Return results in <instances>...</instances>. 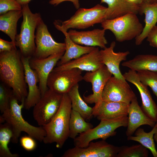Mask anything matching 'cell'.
I'll list each match as a JSON object with an SVG mask.
<instances>
[{
	"label": "cell",
	"mask_w": 157,
	"mask_h": 157,
	"mask_svg": "<svg viewBox=\"0 0 157 157\" xmlns=\"http://www.w3.org/2000/svg\"><path fill=\"white\" fill-rule=\"evenodd\" d=\"M0 79L12 88L19 101H24L28 93L24 69L19 50L0 53Z\"/></svg>",
	"instance_id": "obj_1"
},
{
	"label": "cell",
	"mask_w": 157,
	"mask_h": 157,
	"mask_svg": "<svg viewBox=\"0 0 157 157\" xmlns=\"http://www.w3.org/2000/svg\"><path fill=\"white\" fill-rule=\"evenodd\" d=\"M71 102L67 93L63 94L60 108L50 121L42 126L46 133L43 141L46 144L56 143L58 148L62 147L69 138V121Z\"/></svg>",
	"instance_id": "obj_2"
},
{
	"label": "cell",
	"mask_w": 157,
	"mask_h": 157,
	"mask_svg": "<svg viewBox=\"0 0 157 157\" xmlns=\"http://www.w3.org/2000/svg\"><path fill=\"white\" fill-rule=\"evenodd\" d=\"M13 94L10 100V106L1 115L5 121L10 126L13 133L12 142H18V138L22 132H24L35 140L40 142L43 141L46 135V133L42 126L36 127L33 126L25 121L22 114V110L24 108V101L21 104Z\"/></svg>",
	"instance_id": "obj_3"
},
{
	"label": "cell",
	"mask_w": 157,
	"mask_h": 157,
	"mask_svg": "<svg viewBox=\"0 0 157 157\" xmlns=\"http://www.w3.org/2000/svg\"><path fill=\"white\" fill-rule=\"evenodd\" d=\"M22 6L23 19L20 33L15 37V45L19 47L22 56L31 58L36 49L35 31L42 18L40 13L31 11L28 4Z\"/></svg>",
	"instance_id": "obj_4"
},
{
	"label": "cell",
	"mask_w": 157,
	"mask_h": 157,
	"mask_svg": "<svg viewBox=\"0 0 157 157\" xmlns=\"http://www.w3.org/2000/svg\"><path fill=\"white\" fill-rule=\"evenodd\" d=\"M101 24L103 29L111 31L116 40L120 42L135 38L141 34L144 28L137 14L133 13L105 19Z\"/></svg>",
	"instance_id": "obj_5"
},
{
	"label": "cell",
	"mask_w": 157,
	"mask_h": 157,
	"mask_svg": "<svg viewBox=\"0 0 157 157\" xmlns=\"http://www.w3.org/2000/svg\"><path fill=\"white\" fill-rule=\"evenodd\" d=\"M128 117L125 116L111 119H102L94 128L79 134L74 139L75 147L81 148L87 147L93 140L101 139L106 140L110 137L115 135V130L120 127H126Z\"/></svg>",
	"instance_id": "obj_6"
},
{
	"label": "cell",
	"mask_w": 157,
	"mask_h": 157,
	"mask_svg": "<svg viewBox=\"0 0 157 157\" xmlns=\"http://www.w3.org/2000/svg\"><path fill=\"white\" fill-rule=\"evenodd\" d=\"M107 9L99 4L89 8H79L69 19L57 21L61 28L67 31L70 28H86L105 20Z\"/></svg>",
	"instance_id": "obj_7"
},
{
	"label": "cell",
	"mask_w": 157,
	"mask_h": 157,
	"mask_svg": "<svg viewBox=\"0 0 157 157\" xmlns=\"http://www.w3.org/2000/svg\"><path fill=\"white\" fill-rule=\"evenodd\" d=\"M63 94L48 89L33 107V116L38 125L43 126L49 122L58 110Z\"/></svg>",
	"instance_id": "obj_8"
},
{
	"label": "cell",
	"mask_w": 157,
	"mask_h": 157,
	"mask_svg": "<svg viewBox=\"0 0 157 157\" xmlns=\"http://www.w3.org/2000/svg\"><path fill=\"white\" fill-rule=\"evenodd\" d=\"M35 51L33 57L42 59L54 54L65 52L66 44L56 42L42 19L39 22L35 34Z\"/></svg>",
	"instance_id": "obj_9"
},
{
	"label": "cell",
	"mask_w": 157,
	"mask_h": 157,
	"mask_svg": "<svg viewBox=\"0 0 157 157\" xmlns=\"http://www.w3.org/2000/svg\"><path fill=\"white\" fill-rule=\"evenodd\" d=\"M82 71L76 68L61 71L53 70L48 78L47 86L58 93H68L74 86L83 80Z\"/></svg>",
	"instance_id": "obj_10"
},
{
	"label": "cell",
	"mask_w": 157,
	"mask_h": 157,
	"mask_svg": "<svg viewBox=\"0 0 157 157\" xmlns=\"http://www.w3.org/2000/svg\"><path fill=\"white\" fill-rule=\"evenodd\" d=\"M120 147L109 144L105 140L91 142L86 147H74L65 152L62 157H117Z\"/></svg>",
	"instance_id": "obj_11"
},
{
	"label": "cell",
	"mask_w": 157,
	"mask_h": 157,
	"mask_svg": "<svg viewBox=\"0 0 157 157\" xmlns=\"http://www.w3.org/2000/svg\"><path fill=\"white\" fill-rule=\"evenodd\" d=\"M136 97L126 81L111 77L107 81L102 94V101L129 104Z\"/></svg>",
	"instance_id": "obj_12"
},
{
	"label": "cell",
	"mask_w": 157,
	"mask_h": 157,
	"mask_svg": "<svg viewBox=\"0 0 157 157\" xmlns=\"http://www.w3.org/2000/svg\"><path fill=\"white\" fill-rule=\"evenodd\" d=\"M112 74L105 65L103 64L99 68L92 72H87L83 76V80L90 83L92 86V93L83 98L88 104H95L97 106L102 101V94L104 88Z\"/></svg>",
	"instance_id": "obj_13"
},
{
	"label": "cell",
	"mask_w": 157,
	"mask_h": 157,
	"mask_svg": "<svg viewBox=\"0 0 157 157\" xmlns=\"http://www.w3.org/2000/svg\"><path fill=\"white\" fill-rule=\"evenodd\" d=\"M64 53L52 55L44 58L38 59L32 57L29 59V63L31 67L36 72L38 76L39 87L41 96L49 89L47 82L49 74Z\"/></svg>",
	"instance_id": "obj_14"
},
{
	"label": "cell",
	"mask_w": 157,
	"mask_h": 157,
	"mask_svg": "<svg viewBox=\"0 0 157 157\" xmlns=\"http://www.w3.org/2000/svg\"><path fill=\"white\" fill-rule=\"evenodd\" d=\"M126 81L134 85L140 94L142 104L140 107L144 113L151 119L157 122V106L147 86L140 80L136 71L130 69L123 75Z\"/></svg>",
	"instance_id": "obj_15"
},
{
	"label": "cell",
	"mask_w": 157,
	"mask_h": 157,
	"mask_svg": "<svg viewBox=\"0 0 157 157\" xmlns=\"http://www.w3.org/2000/svg\"><path fill=\"white\" fill-rule=\"evenodd\" d=\"M103 64L100 50L96 47L92 51L54 68V71H61L76 68L82 71L92 72L99 68Z\"/></svg>",
	"instance_id": "obj_16"
},
{
	"label": "cell",
	"mask_w": 157,
	"mask_h": 157,
	"mask_svg": "<svg viewBox=\"0 0 157 157\" xmlns=\"http://www.w3.org/2000/svg\"><path fill=\"white\" fill-rule=\"evenodd\" d=\"M30 58L21 55L25 71V78L28 91L24 103V108L28 110L34 107L41 97L40 91L37 85L39 79L36 72L31 67L29 63Z\"/></svg>",
	"instance_id": "obj_17"
},
{
	"label": "cell",
	"mask_w": 157,
	"mask_h": 157,
	"mask_svg": "<svg viewBox=\"0 0 157 157\" xmlns=\"http://www.w3.org/2000/svg\"><path fill=\"white\" fill-rule=\"evenodd\" d=\"M105 31L103 28L84 31L70 29L67 32L71 39L78 44L89 47L98 46L104 49L108 43L105 37Z\"/></svg>",
	"instance_id": "obj_18"
},
{
	"label": "cell",
	"mask_w": 157,
	"mask_h": 157,
	"mask_svg": "<svg viewBox=\"0 0 157 157\" xmlns=\"http://www.w3.org/2000/svg\"><path fill=\"white\" fill-rule=\"evenodd\" d=\"M115 44V42L113 41L109 47L100 50L101 61L114 76L126 81L120 70L119 66L122 61L126 60L130 52L128 51L122 52H114V49Z\"/></svg>",
	"instance_id": "obj_19"
},
{
	"label": "cell",
	"mask_w": 157,
	"mask_h": 157,
	"mask_svg": "<svg viewBox=\"0 0 157 157\" xmlns=\"http://www.w3.org/2000/svg\"><path fill=\"white\" fill-rule=\"evenodd\" d=\"M129 104L122 102L102 101L93 107L92 115L100 120L128 116Z\"/></svg>",
	"instance_id": "obj_20"
},
{
	"label": "cell",
	"mask_w": 157,
	"mask_h": 157,
	"mask_svg": "<svg viewBox=\"0 0 157 157\" xmlns=\"http://www.w3.org/2000/svg\"><path fill=\"white\" fill-rule=\"evenodd\" d=\"M128 117V125L126 132L127 137L132 135L141 126L148 125L153 127L156 123L143 111L138 104L136 97L129 104Z\"/></svg>",
	"instance_id": "obj_21"
},
{
	"label": "cell",
	"mask_w": 157,
	"mask_h": 157,
	"mask_svg": "<svg viewBox=\"0 0 157 157\" xmlns=\"http://www.w3.org/2000/svg\"><path fill=\"white\" fill-rule=\"evenodd\" d=\"M57 20H55L53 24L56 28L62 32L65 37L66 49L65 53L58 62V66L72 60L76 59L82 55L89 53L96 47H94L83 46L74 42L69 37L67 31L61 28Z\"/></svg>",
	"instance_id": "obj_22"
},
{
	"label": "cell",
	"mask_w": 157,
	"mask_h": 157,
	"mask_svg": "<svg viewBox=\"0 0 157 157\" xmlns=\"http://www.w3.org/2000/svg\"><path fill=\"white\" fill-rule=\"evenodd\" d=\"M108 6L105 19H112L129 13H140V7L128 0H101Z\"/></svg>",
	"instance_id": "obj_23"
},
{
	"label": "cell",
	"mask_w": 157,
	"mask_h": 157,
	"mask_svg": "<svg viewBox=\"0 0 157 157\" xmlns=\"http://www.w3.org/2000/svg\"><path fill=\"white\" fill-rule=\"evenodd\" d=\"M140 13L144 14L145 26L141 34L135 38V44L139 45L157 22V2L150 3L144 2L140 6Z\"/></svg>",
	"instance_id": "obj_24"
},
{
	"label": "cell",
	"mask_w": 157,
	"mask_h": 157,
	"mask_svg": "<svg viewBox=\"0 0 157 157\" xmlns=\"http://www.w3.org/2000/svg\"><path fill=\"white\" fill-rule=\"evenodd\" d=\"M122 66L136 72L147 70L157 72V55L140 54L123 62Z\"/></svg>",
	"instance_id": "obj_25"
},
{
	"label": "cell",
	"mask_w": 157,
	"mask_h": 157,
	"mask_svg": "<svg viewBox=\"0 0 157 157\" xmlns=\"http://www.w3.org/2000/svg\"><path fill=\"white\" fill-rule=\"evenodd\" d=\"M23 16L21 10H13L0 15V30L7 34L15 44L18 20Z\"/></svg>",
	"instance_id": "obj_26"
},
{
	"label": "cell",
	"mask_w": 157,
	"mask_h": 157,
	"mask_svg": "<svg viewBox=\"0 0 157 157\" xmlns=\"http://www.w3.org/2000/svg\"><path fill=\"white\" fill-rule=\"evenodd\" d=\"M78 84L74 86L67 93L71 102L72 110L79 113L85 120L93 116V108L89 106L81 97Z\"/></svg>",
	"instance_id": "obj_27"
},
{
	"label": "cell",
	"mask_w": 157,
	"mask_h": 157,
	"mask_svg": "<svg viewBox=\"0 0 157 157\" xmlns=\"http://www.w3.org/2000/svg\"><path fill=\"white\" fill-rule=\"evenodd\" d=\"M151 130L145 132L143 129L138 128L135 132V135L127 137L128 140L139 142L146 148L149 149L154 157H157V151L154 142V136L156 131V124Z\"/></svg>",
	"instance_id": "obj_28"
},
{
	"label": "cell",
	"mask_w": 157,
	"mask_h": 157,
	"mask_svg": "<svg viewBox=\"0 0 157 157\" xmlns=\"http://www.w3.org/2000/svg\"><path fill=\"white\" fill-rule=\"evenodd\" d=\"M69 138L74 139L78 134L85 132L93 128L92 125L86 122L77 112L72 110L69 121Z\"/></svg>",
	"instance_id": "obj_29"
},
{
	"label": "cell",
	"mask_w": 157,
	"mask_h": 157,
	"mask_svg": "<svg viewBox=\"0 0 157 157\" xmlns=\"http://www.w3.org/2000/svg\"><path fill=\"white\" fill-rule=\"evenodd\" d=\"M13 136V133L10 126L6 122L0 124V157H18L17 154L11 153L8 144Z\"/></svg>",
	"instance_id": "obj_30"
},
{
	"label": "cell",
	"mask_w": 157,
	"mask_h": 157,
	"mask_svg": "<svg viewBox=\"0 0 157 157\" xmlns=\"http://www.w3.org/2000/svg\"><path fill=\"white\" fill-rule=\"evenodd\" d=\"M148 156L147 149L140 144L130 146L120 147L117 157H147Z\"/></svg>",
	"instance_id": "obj_31"
},
{
	"label": "cell",
	"mask_w": 157,
	"mask_h": 157,
	"mask_svg": "<svg viewBox=\"0 0 157 157\" xmlns=\"http://www.w3.org/2000/svg\"><path fill=\"white\" fill-rule=\"evenodd\" d=\"M137 72L140 81L150 88L157 100V72L142 70Z\"/></svg>",
	"instance_id": "obj_32"
},
{
	"label": "cell",
	"mask_w": 157,
	"mask_h": 157,
	"mask_svg": "<svg viewBox=\"0 0 157 157\" xmlns=\"http://www.w3.org/2000/svg\"><path fill=\"white\" fill-rule=\"evenodd\" d=\"M10 88L1 82L0 84V110L2 114L9 109L11 98L13 94Z\"/></svg>",
	"instance_id": "obj_33"
},
{
	"label": "cell",
	"mask_w": 157,
	"mask_h": 157,
	"mask_svg": "<svg viewBox=\"0 0 157 157\" xmlns=\"http://www.w3.org/2000/svg\"><path fill=\"white\" fill-rule=\"evenodd\" d=\"M22 5L16 0H0V15L13 10H21Z\"/></svg>",
	"instance_id": "obj_34"
},
{
	"label": "cell",
	"mask_w": 157,
	"mask_h": 157,
	"mask_svg": "<svg viewBox=\"0 0 157 157\" xmlns=\"http://www.w3.org/2000/svg\"><path fill=\"white\" fill-rule=\"evenodd\" d=\"M35 139L29 136H22L20 139V143L22 147L26 150L30 151L34 150L37 146Z\"/></svg>",
	"instance_id": "obj_35"
},
{
	"label": "cell",
	"mask_w": 157,
	"mask_h": 157,
	"mask_svg": "<svg viewBox=\"0 0 157 157\" xmlns=\"http://www.w3.org/2000/svg\"><path fill=\"white\" fill-rule=\"evenodd\" d=\"M147 38L149 45L157 49V25H156L152 28Z\"/></svg>",
	"instance_id": "obj_36"
},
{
	"label": "cell",
	"mask_w": 157,
	"mask_h": 157,
	"mask_svg": "<svg viewBox=\"0 0 157 157\" xmlns=\"http://www.w3.org/2000/svg\"><path fill=\"white\" fill-rule=\"evenodd\" d=\"M16 46L12 41L9 42L0 39V53L9 51L16 49Z\"/></svg>",
	"instance_id": "obj_37"
},
{
	"label": "cell",
	"mask_w": 157,
	"mask_h": 157,
	"mask_svg": "<svg viewBox=\"0 0 157 157\" xmlns=\"http://www.w3.org/2000/svg\"><path fill=\"white\" fill-rule=\"evenodd\" d=\"M65 1H70L73 3L75 8L78 9L80 7L79 0H50L49 3L50 4L56 6L62 2Z\"/></svg>",
	"instance_id": "obj_38"
},
{
	"label": "cell",
	"mask_w": 157,
	"mask_h": 157,
	"mask_svg": "<svg viewBox=\"0 0 157 157\" xmlns=\"http://www.w3.org/2000/svg\"><path fill=\"white\" fill-rule=\"evenodd\" d=\"M130 2L136 4L139 6L143 3L145 0H128Z\"/></svg>",
	"instance_id": "obj_39"
},
{
	"label": "cell",
	"mask_w": 157,
	"mask_h": 157,
	"mask_svg": "<svg viewBox=\"0 0 157 157\" xmlns=\"http://www.w3.org/2000/svg\"><path fill=\"white\" fill-rule=\"evenodd\" d=\"M22 5L28 4L32 0H16Z\"/></svg>",
	"instance_id": "obj_40"
},
{
	"label": "cell",
	"mask_w": 157,
	"mask_h": 157,
	"mask_svg": "<svg viewBox=\"0 0 157 157\" xmlns=\"http://www.w3.org/2000/svg\"><path fill=\"white\" fill-rule=\"evenodd\" d=\"M156 132L154 134V140L155 141L156 143L157 144V122L156 123Z\"/></svg>",
	"instance_id": "obj_41"
},
{
	"label": "cell",
	"mask_w": 157,
	"mask_h": 157,
	"mask_svg": "<svg viewBox=\"0 0 157 157\" xmlns=\"http://www.w3.org/2000/svg\"><path fill=\"white\" fill-rule=\"evenodd\" d=\"M145 2L147 3H152L157 2V0H145Z\"/></svg>",
	"instance_id": "obj_42"
}]
</instances>
